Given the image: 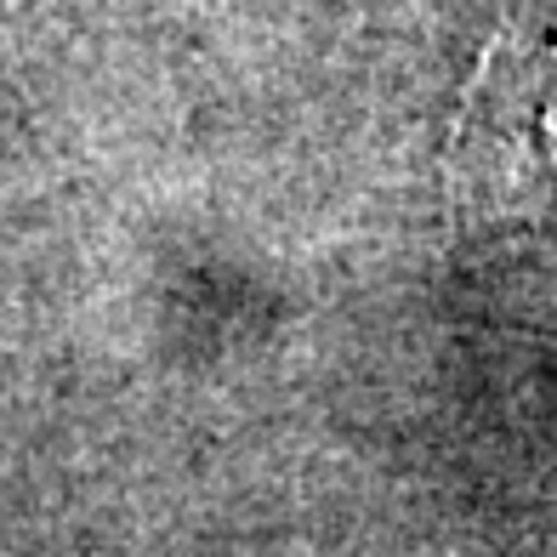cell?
<instances>
[{
  "instance_id": "6da1fadb",
  "label": "cell",
  "mask_w": 557,
  "mask_h": 557,
  "mask_svg": "<svg viewBox=\"0 0 557 557\" xmlns=\"http://www.w3.org/2000/svg\"><path fill=\"white\" fill-rule=\"evenodd\" d=\"M449 199L467 222L557 216V40L500 35L449 132Z\"/></svg>"
}]
</instances>
